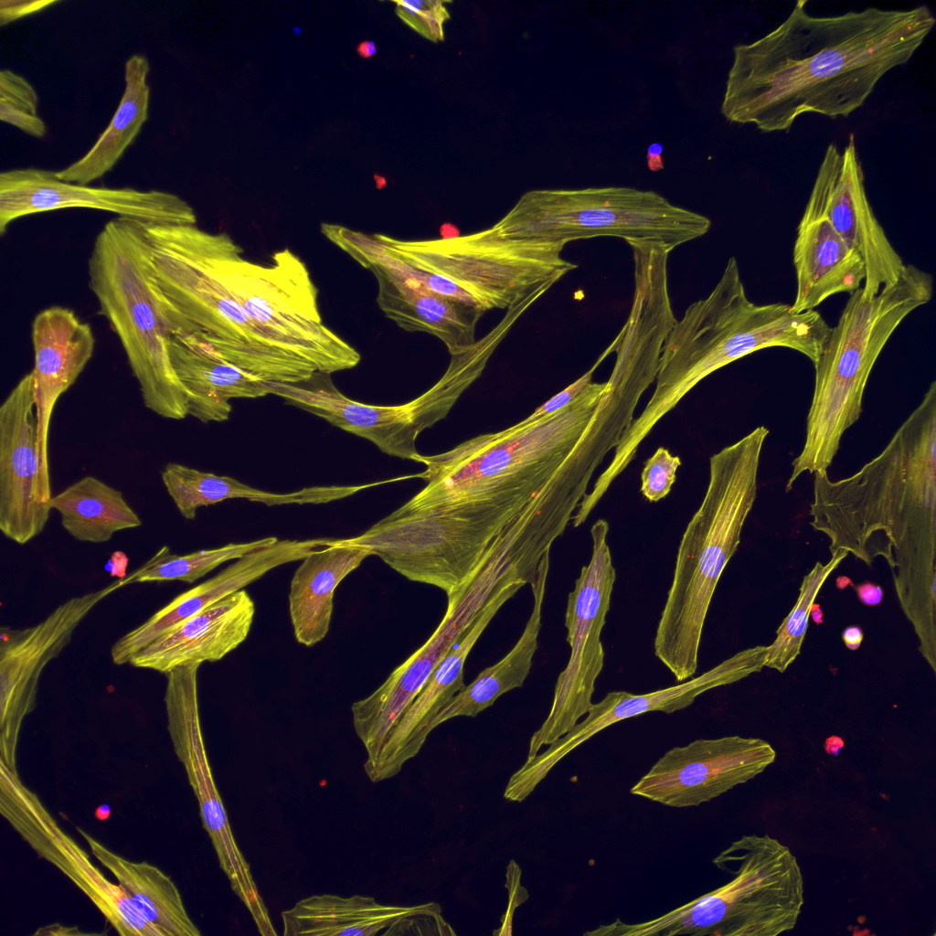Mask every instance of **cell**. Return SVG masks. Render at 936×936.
Returning a JSON list of instances; mask_svg holds the SVG:
<instances>
[{
  "mask_svg": "<svg viewBox=\"0 0 936 936\" xmlns=\"http://www.w3.org/2000/svg\"><path fill=\"white\" fill-rule=\"evenodd\" d=\"M807 4L797 1L773 30L733 48L720 106L727 121L774 133L806 113L846 118L910 60L936 23L926 5L819 16Z\"/></svg>",
  "mask_w": 936,
  "mask_h": 936,
  "instance_id": "6da1fadb",
  "label": "cell"
},
{
  "mask_svg": "<svg viewBox=\"0 0 936 936\" xmlns=\"http://www.w3.org/2000/svg\"><path fill=\"white\" fill-rule=\"evenodd\" d=\"M811 526L867 566L888 562L919 640L936 634V381L885 448L856 473H814Z\"/></svg>",
  "mask_w": 936,
  "mask_h": 936,
  "instance_id": "7a4b0ae2",
  "label": "cell"
},
{
  "mask_svg": "<svg viewBox=\"0 0 936 936\" xmlns=\"http://www.w3.org/2000/svg\"><path fill=\"white\" fill-rule=\"evenodd\" d=\"M830 330L817 311L795 313L786 303L751 302L737 260L731 257L711 292L691 303L669 332L654 391L622 433L604 476L615 480L656 423L711 373L755 351L776 346L800 352L814 364Z\"/></svg>",
  "mask_w": 936,
  "mask_h": 936,
  "instance_id": "3957f363",
  "label": "cell"
},
{
  "mask_svg": "<svg viewBox=\"0 0 936 936\" xmlns=\"http://www.w3.org/2000/svg\"><path fill=\"white\" fill-rule=\"evenodd\" d=\"M89 286L118 336L144 406L165 419L188 415L187 397L173 369L172 337L201 331L176 306L155 277L144 222L117 217L95 238Z\"/></svg>",
  "mask_w": 936,
  "mask_h": 936,
  "instance_id": "277c9868",
  "label": "cell"
},
{
  "mask_svg": "<svg viewBox=\"0 0 936 936\" xmlns=\"http://www.w3.org/2000/svg\"><path fill=\"white\" fill-rule=\"evenodd\" d=\"M769 432L758 426L709 458L707 488L680 540L656 628L654 650L664 658L685 664L698 659L712 597L757 497L760 455Z\"/></svg>",
  "mask_w": 936,
  "mask_h": 936,
  "instance_id": "5b68a950",
  "label": "cell"
},
{
  "mask_svg": "<svg viewBox=\"0 0 936 936\" xmlns=\"http://www.w3.org/2000/svg\"><path fill=\"white\" fill-rule=\"evenodd\" d=\"M932 276L907 265L894 283L867 297L862 287L850 294L814 364V389L803 450L792 463L786 492L804 473L827 471L845 431L863 411V397L878 357L901 322L928 303Z\"/></svg>",
  "mask_w": 936,
  "mask_h": 936,
  "instance_id": "8992f818",
  "label": "cell"
},
{
  "mask_svg": "<svg viewBox=\"0 0 936 936\" xmlns=\"http://www.w3.org/2000/svg\"><path fill=\"white\" fill-rule=\"evenodd\" d=\"M706 216L629 186L525 193L492 228L502 236L568 243L597 237L659 242L671 250L707 234Z\"/></svg>",
  "mask_w": 936,
  "mask_h": 936,
  "instance_id": "52a82bcc",
  "label": "cell"
},
{
  "mask_svg": "<svg viewBox=\"0 0 936 936\" xmlns=\"http://www.w3.org/2000/svg\"><path fill=\"white\" fill-rule=\"evenodd\" d=\"M204 244L218 280L275 346L327 375L359 363V353L322 324L316 288L292 252L275 253L265 267L243 260L241 248L226 233L205 231Z\"/></svg>",
  "mask_w": 936,
  "mask_h": 936,
  "instance_id": "ba28073f",
  "label": "cell"
},
{
  "mask_svg": "<svg viewBox=\"0 0 936 936\" xmlns=\"http://www.w3.org/2000/svg\"><path fill=\"white\" fill-rule=\"evenodd\" d=\"M606 382H590L558 411L467 440L415 462L427 484L399 509L411 512L442 504L487 484L546 468H559L592 418Z\"/></svg>",
  "mask_w": 936,
  "mask_h": 936,
  "instance_id": "9c48e42d",
  "label": "cell"
},
{
  "mask_svg": "<svg viewBox=\"0 0 936 936\" xmlns=\"http://www.w3.org/2000/svg\"><path fill=\"white\" fill-rule=\"evenodd\" d=\"M374 236L398 260L457 284L484 311L507 309L578 267L561 256L564 242L502 236L492 227L435 239Z\"/></svg>",
  "mask_w": 936,
  "mask_h": 936,
  "instance_id": "30bf717a",
  "label": "cell"
},
{
  "mask_svg": "<svg viewBox=\"0 0 936 936\" xmlns=\"http://www.w3.org/2000/svg\"><path fill=\"white\" fill-rule=\"evenodd\" d=\"M536 577L531 569L492 554L481 561L462 586L447 595L444 616L429 639L371 695L351 707L354 729L367 750V761L377 760L399 718L458 638L491 601L508 585L530 584Z\"/></svg>",
  "mask_w": 936,
  "mask_h": 936,
  "instance_id": "8fae6325",
  "label": "cell"
},
{
  "mask_svg": "<svg viewBox=\"0 0 936 936\" xmlns=\"http://www.w3.org/2000/svg\"><path fill=\"white\" fill-rule=\"evenodd\" d=\"M609 524L597 520L590 528L592 555L568 596L565 613L570 655L558 675L548 715L530 739L527 758L569 732L592 706L595 682L604 665L601 640L616 579L607 544Z\"/></svg>",
  "mask_w": 936,
  "mask_h": 936,
  "instance_id": "7c38bea8",
  "label": "cell"
},
{
  "mask_svg": "<svg viewBox=\"0 0 936 936\" xmlns=\"http://www.w3.org/2000/svg\"><path fill=\"white\" fill-rule=\"evenodd\" d=\"M144 225L157 282L188 320L221 339L256 348L277 347L212 270L204 244L205 230L196 224Z\"/></svg>",
  "mask_w": 936,
  "mask_h": 936,
  "instance_id": "4fadbf2b",
  "label": "cell"
},
{
  "mask_svg": "<svg viewBox=\"0 0 936 936\" xmlns=\"http://www.w3.org/2000/svg\"><path fill=\"white\" fill-rule=\"evenodd\" d=\"M167 730L175 754L182 763L197 800L207 831L230 888L250 912L261 936H276L268 909L250 867L234 837L227 810L218 791L206 750L198 707L197 685L178 681L165 690Z\"/></svg>",
  "mask_w": 936,
  "mask_h": 936,
  "instance_id": "5bb4252c",
  "label": "cell"
},
{
  "mask_svg": "<svg viewBox=\"0 0 936 936\" xmlns=\"http://www.w3.org/2000/svg\"><path fill=\"white\" fill-rule=\"evenodd\" d=\"M126 586L123 578L57 606L38 623L23 629L2 627L0 634V761L16 770V748L23 721L37 707L41 674L59 656L90 611Z\"/></svg>",
  "mask_w": 936,
  "mask_h": 936,
  "instance_id": "9a60e30c",
  "label": "cell"
},
{
  "mask_svg": "<svg viewBox=\"0 0 936 936\" xmlns=\"http://www.w3.org/2000/svg\"><path fill=\"white\" fill-rule=\"evenodd\" d=\"M0 814L37 853L63 873L122 936H163L58 824L37 793L0 761Z\"/></svg>",
  "mask_w": 936,
  "mask_h": 936,
  "instance_id": "2e32d148",
  "label": "cell"
},
{
  "mask_svg": "<svg viewBox=\"0 0 936 936\" xmlns=\"http://www.w3.org/2000/svg\"><path fill=\"white\" fill-rule=\"evenodd\" d=\"M803 216L824 218L861 257L866 268L865 296L877 295L904 272L907 265L868 201L853 133L843 151L834 144L827 146Z\"/></svg>",
  "mask_w": 936,
  "mask_h": 936,
  "instance_id": "e0dca14e",
  "label": "cell"
},
{
  "mask_svg": "<svg viewBox=\"0 0 936 936\" xmlns=\"http://www.w3.org/2000/svg\"><path fill=\"white\" fill-rule=\"evenodd\" d=\"M775 758L761 739H698L667 750L630 792L669 807L699 806L755 778Z\"/></svg>",
  "mask_w": 936,
  "mask_h": 936,
  "instance_id": "ac0fdd59",
  "label": "cell"
},
{
  "mask_svg": "<svg viewBox=\"0 0 936 936\" xmlns=\"http://www.w3.org/2000/svg\"><path fill=\"white\" fill-rule=\"evenodd\" d=\"M64 208H90L150 224L194 225L193 207L162 190L112 188L69 183L56 171L16 168L0 174V235L23 217Z\"/></svg>",
  "mask_w": 936,
  "mask_h": 936,
  "instance_id": "d6986e66",
  "label": "cell"
},
{
  "mask_svg": "<svg viewBox=\"0 0 936 936\" xmlns=\"http://www.w3.org/2000/svg\"><path fill=\"white\" fill-rule=\"evenodd\" d=\"M339 247L374 273L378 306L399 327L436 336L450 354L475 343L476 324L485 312L483 308L428 289L413 276L411 267L391 255L374 235L348 229Z\"/></svg>",
  "mask_w": 936,
  "mask_h": 936,
  "instance_id": "ffe728a7",
  "label": "cell"
},
{
  "mask_svg": "<svg viewBox=\"0 0 936 936\" xmlns=\"http://www.w3.org/2000/svg\"><path fill=\"white\" fill-rule=\"evenodd\" d=\"M39 473L34 379L29 372L0 407V529L19 545L44 530L52 510L39 500Z\"/></svg>",
  "mask_w": 936,
  "mask_h": 936,
  "instance_id": "44dd1931",
  "label": "cell"
},
{
  "mask_svg": "<svg viewBox=\"0 0 936 936\" xmlns=\"http://www.w3.org/2000/svg\"><path fill=\"white\" fill-rule=\"evenodd\" d=\"M34 350L36 415L40 453L38 495L42 503L52 497L48 459V436L55 405L77 380L94 348L95 337L89 324L74 311L50 306L34 318L31 328Z\"/></svg>",
  "mask_w": 936,
  "mask_h": 936,
  "instance_id": "7402d4cb",
  "label": "cell"
},
{
  "mask_svg": "<svg viewBox=\"0 0 936 936\" xmlns=\"http://www.w3.org/2000/svg\"><path fill=\"white\" fill-rule=\"evenodd\" d=\"M524 585L515 582L501 590L441 659L424 687L388 734L377 760L364 768L372 782L394 777L407 760L419 753L432 730L434 718L464 687L463 667L472 648L499 609Z\"/></svg>",
  "mask_w": 936,
  "mask_h": 936,
  "instance_id": "603a6c76",
  "label": "cell"
},
{
  "mask_svg": "<svg viewBox=\"0 0 936 936\" xmlns=\"http://www.w3.org/2000/svg\"><path fill=\"white\" fill-rule=\"evenodd\" d=\"M319 546L317 538L283 539L247 553L214 577L177 595L144 622L119 638L111 648L112 663L117 665L129 664L134 654L187 619L245 588L270 570L303 560Z\"/></svg>",
  "mask_w": 936,
  "mask_h": 936,
  "instance_id": "cb8c5ba5",
  "label": "cell"
},
{
  "mask_svg": "<svg viewBox=\"0 0 936 936\" xmlns=\"http://www.w3.org/2000/svg\"><path fill=\"white\" fill-rule=\"evenodd\" d=\"M767 646L743 649L698 676L681 684L635 695L627 691H611L592 704L587 717L569 732L550 744L561 760L577 747L620 721L648 712L671 714L691 706L701 694L740 681L765 667Z\"/></svg>",
  "mask_w": 936,
  "mask_h": 936,
  "instance_id": "d4e9b609",
  "label": "cell"
},
{
  "mask_svg": "<svg viewBox=\"0 0 936 936\" xmlns=\"http://www.w3.org/2000/svg\"><path fill=\"white\" fill-rule=\"evenodd\" d=\"M254 614V601L241 589L159 637L129 664L166 674L186 665L218 661L246 640Z\"/></svg>",
  "mask_w": 936,
  "mask_h": 936,
  "instance_id": "484cf974",
  "label": "cell"
},
{
  "mask_svg": "<svg viewBox=\"0 0 936 936\" xmlns=\"http://www.w3.org/2000/svg\"><path fill=\"white\" fill-rule=\"evenodd\" d=\"M792 260L797 287L791 308L795 313L812 311L840 292L852 294L866 278L861 257L822 217L802 216Z\"/></svg>",
  "mask_w": 936,
  "mask_h": 936,
  "instance_id": "4316f807",
  "label": "cell"
},
{
  "mask_svg": "<svg viewBox=\"0 0 936 936\" xmlns=\"http://www.w3.org/2000/svg\"><path fill=\"white\" fill-rule=\"evenodd\" d=\"M370 552L330 539L328 545L306 556L290 585L289 612L296 641L307 647L327 634L336 587L357 569Z\"/></svg>",
  "mask_w": 936,
  "mask_h": 936,
  "instance_id": "83f0119b",
  "label": "cell"
},
{
  "mask_svg": "<svg viewBox=\"0 0 936 936\" xmlns=\"http://www.w3.org/2000/svg\"><path fill=\"white\" fill-rule=\"evenodd\" d=\"M435 902L389 906L372 897L313 895L281 913L285 936H373L406 917L440 914Z\"/></svg>",
  "mask_w": 936,
  "mask_h": 936,
  "instance_id": "f1b7e54d",
  "label": "cell"
},
{
  "mask_svg": "<svg viewBox=\"0 0 936 936\" xmlns=\"http://www.w3.org/2000/svg\"><path fill=\"white\" fill-rule=\"evenodd\" d=\"M164 485L180 515L196 518L197 510L227 499H247L268 506L281 505L326 504L353 495L364 489L391 483V480L359 485H322L291 493H272L241 483L234 478L206 473L176 463H167L161 472Z\"/></svg>",
  "mask_w": 936,
  "mask_h": 936,
  "instance_id": "f546056e",
  "label": "cell"
},
{
  "mask_svg": "<svg viewBox=\"0 0 936 936\" xmlns=\"http://www.w3.org/2000/svg\"><path fill=\"white\" fill-rule=\"evenodd\" d=\"M170 361L187 397L188 415L204 423L229 418L231 399L270 394L267 382L237 367L197 352L177 335L168 346Z\"/></svg>",
  "mask_w": 936,
  "mask_h": 936,
  "instance_id": "4dcf8cb0",
  "label": "cell"
},
{
  "mask_svg": "<svg viewBox=\"0 0 936 936\" xmlns=\"http://www.w3.org/2000/svg\"><path fill=\"white\" fill-rule=\"evenodd\" d=\"M548 569L549 552L544 555L537 577L530 583L534 596L533 610L515 646L499 662L484 669L471 684L465 685L445 704L434 718L432 729L456 717L474 718L491 707L503 694L523 686L537 649Z\"/></svg>",
  "mask_w": 936,
  "mask_h": 936,
  "instance_id": "1f68e13d",
  "label": "cell"
},
{
  "mask_svg": "<svg viewBox=\"0 0 936 936\" xmlns=\"http://www.w3.org/2000/svg\"><path fill=\"white\" fill-rule=\"evenodd\" d=\"M77 831L87 841L91 854L118 880L141 915L163 936H199L181 894L171 879L147 862L129 861L109 850L82 829Z\"/></svg>",
  "mask_w": 936,
  "mask_h": 936,
  "instance_id": "d6a6232c",
  "label": "cell"
},
{
  "mask_svg": "<svg viewBox=\"0 0 936 936\" xmlns=\"http://www.w3.org/2000/svg\"><path fill=\"white\" fill-rule=\"evenodd\" d=\"M149 71L150 65L144 56L135 54L128 58L124 69V91L109 125L80 159L56 171L58 178L89 185L113 168L148 119Z\"/></svg>",
  "mask_w": 936,
  "mask_h": 936,
  "instance_id": "836d02e7",
  "label": "cell"
},
{
  "mask_svg": "<svg viewBox=\"0 0 936 936\" xmlns=\"http://www.w3.org/2000/svg\"><path fill=\"white\" fill-rule=\"evenodd\" d=\"M63 528L81 542L103 543L119 531L136 528L142 521L122 493L87 475L51 497Z\"/></svg>",
  "mask_w": 936,
  "mask_h": 936,
  "instance_id": "e575fe53",
  "label": "cell"
},
{
  "mask_svg": "<svg viewBox=\"0 0 936 936\" xmlns=\"http://www.w3.org/2000/svg\"><path fill=\"white\" fill-rule=\"evenodd\" d=\"M193 350L226 362L268 382L298 384L308 381L315 366L281 348H255L221 339L203 331L177 335Z\"/></svg>",
  "mask_w": 936,
  "mask_h": 936,
  "instance_id": "d590c367",
  "label": "cell"
},
{
  "mask_svg": "<svg viewBox=\"0 0 936 936\" xmlns=\"http://www.w3.org/2000/svg\"><path fill=\"white\" fill-rule=\"evenodd\" d=\"M279 539L267 537L244 543L201 549L185 555L170 552L162 547L144 565L123 577L126 585L144 582L183 581L193 583L224 562L238 559L249 552L271 545Z\"/></svg>",
  "mask_w": 936,
  "mask_h": 936,
  "instance_id": "8d00e7d4",
  "label": "cell"
},
{
  "mask_svg": "<svg viewBox=\"0 0 936 936\" xmlns=\"http://www.w3.org/2000/svg\"><path fill=\"white\" fill-rule=\"evenodd\" d=\"M824 564L816 562L803 576L797 601L776 631L774 641L767 646L765 666L784 673L800 654L815 598L831 573L848 553L835 551Z\"/></svg>",
  "mask_w": 936,
  "mask_h": 936,
  "instance_id": "74e56055",
  "label": "cell"
},
{
  "mask_svg": "<svg viewBox=\"0 0 936 936\" xmlns=\"http://www.w3.org/2000/svg\"><path fill=\"white\" fill-rule=\"evenodd\" d=\"M396 14L403 23L426 39L438 43L444 40V24L450 19L445 0L394 1Z\"/></svg>",
  "mask_w": 936,
  "mask_h": 936,
  "instance_id": "f35d334b",
  "label": "cell"
},
{
  "mask_svg": "<svg viewBox=\"0 0 936 936\" xmlns=\"http://www.w3.org/2000/svg\"><path fill=\"white\" fill-rule=\"evenodd\" d=\"M681 463L679 456H673L667 449L659 447L646 460L641 474V493L645 499L657 502L665 498L675 482Z\"/></svg>",
  "mask_w": 936,
  "mask_h": 936,
  "instance_id": "ab89813d",
  "label": "cell"
},
{
  "mask_svg": "<svg viewBox=\"0 0 936 936\" xmlns=\"http://www.w3.org/2000/svg\"><path fill=\"white\" fill-rule=\"evenodd\" d=\"M0 101L37 115V91L25 78L10 69L0 71Z\"/></svg>",
  "mask_w": 936,
  "mask_h": 936,
  "instance_id": "60d3db41",
  "label": "cell"
},
{
  "mask_svg": "<svg viewBox=\"0 0 936 936\" xmlns=\"http://www.w3.org/2000/svg\"><path fill=\"white\" fill-rule=\"evenodd\" d=\"M521 869L516 862L509 861L505 874V888L508 891L507 909L501 919V927L495 930L494 935H511L513 933V917L517 907L528 899L526 889L521 885Z\"/></svg>",
  "mask_w": 936,
  "mask_h": 936,
  "instance_id": "b9f144b4",
  "label": "cell"
},
{
  "mask_svg": "<svg viewBox=\"0 0 936 936\" xmlns=\"http://www.w3.org/2000/svg\"><path fill=\"white\" fill-rule=\"evenodd\" d=\"M0 119L37 138L44 137L47 133L44 121L37 115H33L2 101H0Z\"/></svg>",
  "mask_w": 936,
  "mask_h": 936,
  "instance_id": "7bdbcfd3",
  "label": "cell"
},
{
  "mask_svg": "<svg viewBox=\"0 0 936 936\" xmlns=\"http://www.w3.org/2000/svg\"><path fill=\"white\" fill-rule=\"evenodd\" d=\"M55 0H1L0 1V23L1 26L11 23L27 15L34 14L54 4Z\"/></svg>",
  "mask_w": 936,
  "mask_h": 936,
  "instance_id": "ee69618b",
  "label": "cell"
},
{
  "mask_svg": "<svg viewBox=\"0 0 936 936\" xmlns=\"http://www.w3.org/2000/svg\"><path fill=\"white\" fill-rule=\"evenodd\" d=\"M663 146L658 143L652 144L647 150V166L651 171H659L664 168Z\"/></svg>",
  "mask_w": 936,
  "mask_h": 936,
  "instance_id": "f6af8a7d",
  "label": "cell"
},
{
  "mask_svg": "<svg viewBox=\"0 0 936 936\" xmlns=\"http://www.w3.org/2000/svg\"><path fill=\"white\" fill-rule=\"evenodd\" d=\"M843 640L847 648L856 650L863 640V633L858 627H847L843 633Z\"/></svg>",
  "mask_w": 936,
  "mask_h": 936,
  "instance_id": "bcb514c9",
  "label": "cell"
},
{
  "mask_svg": "<svg viewBox=\"0 0 936 936\" xmlns=\"http://www.w3.org/2000/svg\"><path fill=\"white\" fill-rule=\"evenodd\" d=\"M356 51L361 58H369L377 54L378 48L373 41L367 40L357 46Z\"/></svg>",
  "mask_w": 936,
  "mask_h": 936,
  "instance_id": "7dc6e473",
  "label": "cell"
},
{
  "mask_svg": "<svg viewBox=\"0 0 936 936\" xmlns=\"http://www.w3.org/2000/svg\"><path fill=\"white\" fill-rule=\"evenodd\" d=\"M94 815L100 821L107 820L111 816V806L108 803L101 804L95 810Z\"/></svg>",
  "mask_w": 936,
  "mask_h": 936,
  "instance_id": "c3c4849f",
  "label": "cell"
}]
</instances>
